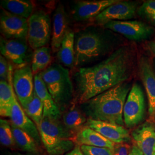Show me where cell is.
<instances>
[{"label":"cell","instance_id":"obj_1","mask_svg":"<svg viewBox=\"0 0 155 155\" xmlns=\"http://www.w3.org/2000/svg\"><path fill=\"white\" fill-rule=\"evenodd\" d=\"M133 52L130 47L122 45L104 60L93 66L78 68L73 75L74 101L82 104L131 77Z\"/></svg>","mask_w":155,"mask_h":155},{"label":"cell","instance_id":"obj_2","mask_svg":"<svg viewBox=\"0 0 155 155\" xmlns=\"http://www.w3.org/2000/svg\"><path fill=\"white\" fill-rule=\"evenodd\" d=\"M130 89L127 82L119 84L80 104L81 109L89 119L124 127V107Z\"/></svg>","mask_w":155,"mask_h":155},{"label":"cell","instance_id":"obj_3","mask_svg":"<svg viewBox=\"0 0 155 155\" xmlns=\"http://www.w3.org/2000/svg\"><path fill=\"white\" fill-rule=\"evenodd\" d=\"M114 44L109 34L89 27L75 34V67L90 66L110 52Z\"/></svg>","mask_w":155,"mask_h":155},{"label":"cell","instance_id":"obj_4","mask_svg":"<svg viewBox=\"0 0 155 155\" xmlns=\"http://www.w3.org/2000/svg\"><path fill=\"white\" fill-rule=\"evenodd\" d=\"M50 94L61 111H64L74 100V87L68 69L54 63L40 72Z\"/></svg>","mask_w":155,"mask_h":155},{"label":"cell","instance_id":"obj_5","mask_svg":"<svg viewBox=\"0 0 155 155\" xmlns=\"http://www.w3.org/2000/svg\"><path fill=\"white\" fill-rule=\"evenodd\" d=\"M38 129L48 155H64L75 147L71 140L72 133L59 120L43 117Z\"/></svg>","mask_w":155,"mask_h":155},{"label":"cell","instance_id":"obj_6","mask_svg":"<svg viewBox=\"0 0 155 155\" xmlns=\"http://www.w3.org/2000/svg\"><path fill=\"white\" fill-rule=\"evenodd\" d=\"M145 102L143 89L139 83L133 84L127 95L123 111L124 124L127 128H133L144 121Z\"/></svg>","mask_w":155,"mask_h":155},{"label":"cell","instance_id":"obj_7","mask_svg":"<svg viewBox=\"0 0 155 155\" xmlns=\"http://www.w3.org/2000/svg\"><path fill=\"white\" fill-rule=\"evenodd\" d=\"M51 20L48 13L43 11L33 12L28 19L27 40L32 50L45 47L51 38Z\"/></svg>","mask_w":155,"mask_h":155},{"label":"cell","instance_id":"obj_8","mask_svg":"<svg viewBox=\"0 0 155 155\" xmlns=\"http://www.w3.org/2000/svg\"><path fill=\"white\" fill-rule=\"evenodd\" d=\"M27 39H5L1 36V55L18 67L28 65L33 53Z\"/></svg>","mask_w":155,"mask_h":155},{"label":"cell","instance_id":"obj_9","mask_svg":"<svg viewBox=\"0 0 155 155\" xmlns=\"http://www.w3.org/2000/svg\"><path fill=\"white\" fill-rule=\"evenodd\" d=\"M12 84L23 109L33 99L35 93L33 73L30 64L17 68L13 74Z\"/></svg>","mask_w":155,"mask_h":155},{"label":"cell","instance_id":"obj_10","mask_svg":"<svg viewBox=\"0 0 155 155\" xmlns=\"http://www.w3.org/2000/svg\"><path fill=\"white\" fill-rule=\"evenodd\" d=\"M104 27L133 41L146 40L153 33V28L139 21H110L105 24Z\"/></svg>","mask_w":155,"mask_h":155},{"label":"cell","instance_id":"obj_11","mask_svg":"<svg viewBox=\"0 0 155 155\" xmlns=\"http://www.w3.org/2000/svg\"><path fill=\"white\" fill-rule=\"evenodd\" d=\"M0 28L1 35L5 39H27L28 19L17 16L1 8Z\"/></svg>","mask_w":155,"mask_h":155},{"label":"cell","instance_id":"obj_12","mask_svg":"<svg viewBox=\"0 0 155 155\" xmlns=\"http://www.w3.org/2000/svg\"><path fill=\"white\" fill-rule=\"evenodd\" d=\"M136 9V2L119 1L107 8L95 19L98 24L103 26L110 21H127L135 17Z\"/></svg>","mask_w":155,"mask_h":155},{"label":"cell","instance_id":"obj_13","mask_svg":"<svg viewBox=\"0 0 155 155\" xmlns=\"http://www.w3.org/2000/svg\"><path fill=\"white\" fill-rule=\"evenodd\" d=\"M85 126L93 129L114 144H127L131 141L129 130L123 126L89 118Z\"/></svg>","mask_w":155,"mask_h":155},{"label":"cell","instance_id":"obj_14","mask_svg":"<svg viewBox=\"0 0 155 155\" xmlns=\"http://www.w3.org/2000/svg\"><path fill=\"white\" fill-rule=\"evenodd\" d=\"M118 1V0L77 1L72 7V17L74 20L80 22L95 18L107 8Z\"/></svg>","mask_w":155,"mask_h":155},{"label":"cell","instance_id":"obj_15","mask_svg":"<svg viewBox=\"0 0 155 155\" xmlns=\"http://www.w3.org/2000/svg\"><path fill=\"white\" fill-rule=\"evenodd\" d=\"M34 87L35 93L43 105V117L59 120L61 117V111L50 94L40 72L35 74Z\"/></svg>","mask_w":155,"mask_h":155},{"label":"cell","instance_id":"obj_16","mask_svg":"<svg viewBox=\"0 0 155 155\" xmlns=\"http://www.w3.org/2000/svg\"><path fill=\"white\" fill-rule=\"evenodd\" d=\"M12 124L23 131L28 133L33 138L37 144L40 146L41 143L39 129L36 124L28 117L21 105H20L15 93L11 116Z\"/></svg>","mask_w":155,"mask_h":155},{"label":"cell","instance_id":"obj_17","mask_svg":"<svg viewBox=\"0 0 155 155\" xmlns=\"http://www.w3.org/2000/svg\"><path fill=\"white\" fill-rule=\"evenodd\" d=\"M132 137L143 155H155V125L146 122L131 133Z\"/></svg>","mask_w":155,"mask_h":155},{"label":"cell","instance_id":"obj_18","mask_svg":"<svg viewBox=\"0 0 155 155\" xmlns=\"http://www.w3.org/2000/svg\"><path fill=\"white\" fill-rule=\"evenodd\" d=\"M52 25L51 47L54 52H58L63 39L70 29L69 28V17L64 6L61 4L58 5L54 11Z\"/></svg>","mask_w":155,"mask_h":155},{"label":"cell","instance_id":"obj_19","mask_svg":"<svg viewBox=\"0 0 155 155\" xmlns=\"http://www.w3.org/2000/svg\"><path fill=\"white\" fill-rule=\"evenodd\" d=\"M140 77L148 101V113L155 121V73L148 61L143 59L139 65Z\"/></svg>","mask_w":155,"mask_h":155},{"label":"cell","instance_id":"obj_20","mask_svg":"<svg viewBox=\"0 0 155 155\" xmlns=\"http://www.w3.org/2000/svg\"><path fill=\"white\" fill-rule=\"evenodd\" d=\"M75 142L78 145H87L113 150L115 144L106 139L100 133L90 127L84 126L75 136Z\"/></svg>","mask_w":155,"mask_h":155},{"label":"cell","instance_id":"obj_21","mask_svg":"<svg viewBox=\"0 0 155 155\" xmlns=\"http://www.w3.org/2000/svg\"><path fill=\"white\" fill-rule=\"evenodd\" d=\"M12 66L11 64L8 81H0V115L11 117L15 91L12 84Z\"/></svg>","mask_w":155,"mask_h":155},{"label":"cell","instance_id":"obj_22","mask_svg":"<svg viewBox=\"0 0 155 155\" xmlns=\"http://www.w3.org/2000/svg\"><path fill=\"white\" fill-rule=\"evenodd\" d=\"M58 58L63 66L72 69L75 67V33L70 29L58 52Z\"/></svg>","mask_w":155,"mask_h":155},{"label":"cell","instance_id":"obj_23","mask_svg":"<svg viewBox=\"0 0 155 155\" xmlns=\"http://www.w3.org/2000/svg\"><path fill=\"white\" fill-rule=\"evenodd\" d=\"M63 124L71 133H77L85 126L86 116L81 109L75 105L71 106L63 115Z\"/></svg>","mask_w":155,"mask_h":155},{"label":"cell","instance_id":"obj_24","mask_svg":"<svg viewBox=\"0 0 155 155\" xmlns=\"http://www.w3.org/2000/svg\"><path fill=\"white\" fill-rule=\"evenodd\" d=\"M1 8L12 14L29 19L33 14V3L28 0H2Z\"/></svg>","mask_w":155,"mask_h":155},{"label":"cell","instance_id":"obj_25","mask_svg":"<svg viewBox=\"0 0 155 155\" xmlns=\"http://www.w3.org/2000/svg\"><path fill=\"white\" fill-rule=\"evenodd\" d=\"M12 129L17 146L24 152L33 155H40L39 145L28 133L11 123Z\"/></svg>","mask_w":155,"mask_h":155},{"label":"cell","instance_id":"obj_26","mask_svg":"<svg viewBox=\"0 0 155 155\" xmlns=\"http://www.w3.org/2000/svg\"><path fill=\"white\" fill-rule=\"evenodd\" d=\"M51 59V50L49 47L45 46L34 50L31 65L33 74L47 68Z\"/></svg>","mask_w":155,"mask_h":155},{"label":"cell","instance_id":"obj_27","mask_svg":"<svg viewBox=\"0 0 155 155\" xmlns=\"http://www.w3.org/2000/svg\"><path fill=\"white\" fill-rule=\"evenodd\" d=\"M23 110L28 117L39 128L43 118V105L37 95L34 93L33 99Z\"/></svg>","mask_w":155,"mask_h":155},{"label":"cell","instance_id":"obj_28","mask_svg":"<svg viewBox=\"0 0 155 155\" xmlns=\"http://www.w3.org/2000/svg\"><path fill=\"white\" fill-rule=\"evenodd\" d=\"M0 143L8 148H13L16 145L11 123L2 118L0 120Z\"/></svg>","mask_w":155,"mask_h":155},{"label":"cell","instance_id":"obj_29","mask_svg":"<svg viewBox=\"0 0 155 155\" xmlns=\"http://www.w3.org/2000/svg\"><path fill=\"white\" fill-rule=\"evenodd\" d=\"M138 13L140 16L150 21L155 16V0L144 2L139 8Z\"/></svg>","mask_w":155,"mask_h":155},{"label":"cell","instance_id":"obj_30","mask_svg":"<svg viewBox=\"0 0 155 155\" xmlns=\"http://www.w3.org/2000/svg\"><path fill=\"white\" fill-rule=\"evenodd\" d=\"M81 149L84 155H113L112 150L106 148L81 145Z\"/></svg>","mask_w":155,"mask_h":155},{"label":"cell","instance_id":"obj_31","mask_svg":"<svg viewBox=\"0 0 155 155\" xmlns=\"http://www.w3.org/2000/svg\"><path fill=\"white\" fill-rule=\"evenodd\" d=\"M11 64L4 56H0V79L1 81H8Z\"/></svg>","mask_w":155,"mask_h":155},{"label":"cell","instance_id":"obj_32","mask_svg":"<svg viewBox=\"0 0 155 155\" xmlns=\"http://www.w3.org/2000/svg\"><path fill=\"white\" fill-rule=\"evenodd\" d=\"M130 150L127 144H115L112 150L113 155H129Z\"/></svg>","mask_w":155,"mask_h":155},{"label":"cell","instance_id":"obj_33","mask_svg":"<svg viewBox=\"0 0 155 155\" xmlns=\"http://www.w3.org/2000/svg\"><path fill=\"white\" fill-rule=\"evenodd\" d=\"M64 155H84V154L81 149V146L77 145L73 150Z\"/></svg>","mask_w":155,"mask_h":155},{"label":"cell","instance_id":"obj_34","mask_svg":"<svg viewBox=\"0 0 155 155\" xmlns=\"http://www.w3.org/2000/svg\"><path fill=\"white\" fill-rule=\"evenodd\" d=\"M129 155H143L141 151L139 150V148L136 144H133L130 147Z\"/></svg>","mask_w":155,"mask_h":155},{"label":"cell","instance_id":"obj_35","mask_svg":"<svg viewBox=\"0 0 155 155\" xmlns=\"http://www.w3.org/2000/svg\"><path fill=\"white\" fill-rule=\"evenodd\" d=\"M148 47L152 52L155 55V41H150L148 43Z\"/></svg>","mask_w":155,"mask_h":155},{"label":"cell","instance_id":"obj_36","mask_svg":"<svg viewBox=\"0 0 155 155\" xmlns=\"http://www.w3.org/2000/svg\"><path fill=\"white\" fill-rule=\"evenodd\" d=\"M8 155H33L30 153H27V154H22V153H10Z\"/></svg>","mask_w":155,"mask_h":155},{"label":"cell","instance_id":"obj_37","mask_svg":"<svg viewBox=\"0 0 155 155\" xmlns=\"http://www.w3.org/2000/svg\"><path fill=\"white\" fill-rule=\"evenodd\" d=\"M154 65H155V58L154 59Z\"/></svg>","mask_w":155,"mask_h":155}]
</instances>
